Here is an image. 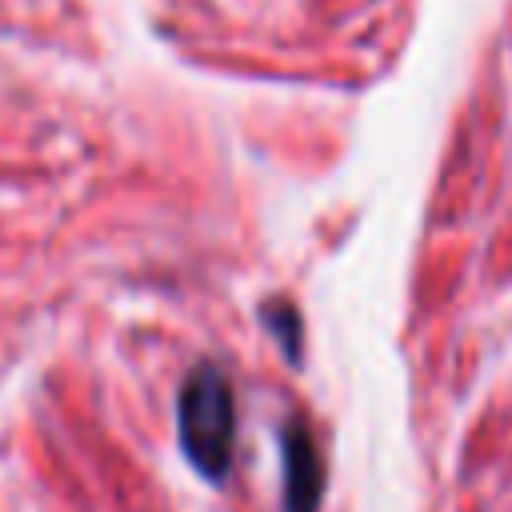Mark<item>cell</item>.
<instances>
[{"mask_svg":"<svg viewBox=\"0 0 512 512\" xmlns=\"http://www.w3.org/2000/svg\"><path fill=\"white\" fill-rule=\"evenodd\" d=\"M180 448L192 468L208 480H224L236 444V396L216 364H196L176 400Z\"/></svg>","mask_w":512,"mask_h":512,"instance_id":"cell-1","label":"cell"},{"mask_svg":"<svg viewBox=\"0 0 512 512\" xmlns=\"http://www.w3.org/2000/svg\"><path fill=\"white\" fill-rule=\"evenodd\" d=\"M284 452V512H316L324 492V456L304 420H288L280 432Z\"/></svg>","mask_w":512,"mask_h":512,"instance_id":"cell-2","label":"cell"},{"mask_svg":"<svg viewBox=\"0 0 512 512\" xmlns=\"http://www.w3.org/2000/svg\"><path fill=\"white\" fill-rule=\"evenodd\" d=\"M260 320L272 328V336L280 340L284 356L288 360H300V316H296V308L284 304V300H264Z\"/></svg>","mask_w":512,"mask_h":512,"instance_id":"cell-3","label":"cell"}]
</instances>
